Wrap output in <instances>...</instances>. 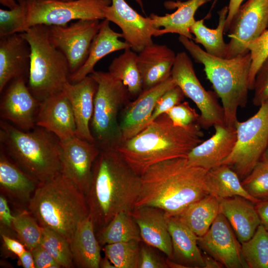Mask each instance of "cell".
<instances>
[{"instance_id": "cell-23", "label": "cell", "mask_w": 268, "mask_h": 268, "mask_svg": "<svg viewBox=\"0 0 268 268\" xmlns=\"http://www.w3.org/2000/svg\"><path fill=\"white\" fill-rule=\"evenodd\" d=\"M136 222L142 240L173 259L171 236L165 212L150 206L135 207L131 212Z\"/></svg>"}, {"instance_id": "cell-12", "label": "cell", "mask_w": 268, "mask_h": 268, "mask_svg": "<svg viewBox=\"0 0 268 268\" xmlns=\"http://www.w3.org/2000/svg\"><path fill=\"white\" fill-rule=\"evenodd\" d=\"M268 27V0H247L233 16L228 30L225 58L230 59L249 52V45Z\"/></svg>"}, {"instance_id": "cell-54", "label": "cell", "mask_w": 268, "mask_h": 268, "mask_svg": "<svg viewBox=\"0 0 268 268\" xmlns=\"http://www.w3.org/2000/svg\"><path fill=\"white\" fill-rule=\"evenodd\" d=\"M0 4L9 9L14 8L19 5V3L15 0H0Z\"/></svg>"}, {"instance_id": "cell-56", "label": "cell", "mask_w": 268, "mask_h": 268, "mask_svg": "<svg viewBox=\"0 0 268 268\" xmlns=\"http://www.w3.org/2000/svg\"><path fill=\"white\" fill-rule=\"evenodd\" d=\"M166 262L168 268H187L184 265L168 258L166 259Z\"/></svg>"}, {"instance_id": "cell-27", "label": "cell", "mask_w": 268, "mask_h": 268, "mask_svg": "<svg viewBox=\"0 0 268 268\" xmlns=\"http://www.w3.org/2000/svg\"><path fill=\"white\" fill-rule=\"evenodd\" d=\"M110 22L107 19L101 21V27L91 43L86 61L77 71L70 75V82H77L92 73L96 64L107 55L130 48L127 42L120 39L123 38L122 33L113 30Z\"/></svg>"}, {"instance_id": "cell-16", "label": "cell", "mask_w": 268, "mask_h": 268, "mask_svg": "<svg viewBox=\"0 0 268 268\" xmlns=\"http://www.w3.org/2000/svg\"><path fill=\"white\" fill-rule=\"evenodd\" d=\"M200 249L227 268H248L241 244L227 219L220 212L208 231L198 237Z\"/></svg>"}, {"instance_id": "cell-14", "label": "cell", "mask_w": 268, "mask_h": 268, "mask_svg": "<svg viewBox=\"0 0 268 268\" xmlns=\"http://www.w3.org/2000/svg\"><path fill=\"white\" fill-rule=\"evenodd\" d=\"M104 9L105 19L116 24L122 30L123 38L137 53L153 44V37L163 35L155 28L150 17H144L133 9L125 0H111Z\"/></svg>"}, {"instance_id": "cell-48", "label": "cell", "mask_w": 268, "mask_h": 268, "mask_svg": "<svg viewBox=\"0 0 268 268\" xmlns=\"http://www.w3.org/2000/svg\"><path fill=\"white\" fill-rule=\"evenodd\" d=\"M15 216L10 211L6 197L2 194L0 196V231L13 229V222Z\"/></svg>"}, {"instance_id": "cell-40", "label": "cell", "mask_w": 268, "mask_h": 268, "mask_svg": "<svg viewBox=\"0 0 268 268\" xmlns=\"http://www.w3.org/2000/svg\"><path fill=\"white\" fill-rule=\"evenodd\" d=\"M245 190L260 201L268 200V162L261 160L242 181Z\"/></svg>"}, {"instance_id": "cell-2", "label": "cell", "mask_w": 268, "mask_h": 268, "mask_svg": "<svg viewBox=\"0 0 268 268\" xmlns=\"http://www.w3.org/2000/svg\"><path fill=\"white\" fill-rule=\"evenodd\" d=\"M208 172L190 164L187 157L156 163L141 176L140 193L134 207L154 206L163 210L167 216H177L209 194Z\"/></svg>"}, {"instance_id": "cell-20", "label": "cell", "mask_w": 268, "mask_h": 268, "mask_svg": "<svg viewBox=\"0 0 268 268\" xmlns=\"http://www.w3.org/2000/svg\"><path fill=\"white\" fill-rule=\"evenodd\" d=\"M36 126L56 135L60 141L76 135V124L70 103L62 91L40 101Z\"/></svg>"}, {"instance_id": "cell-19", "label": "cell", "mask_w": 268, "mask_h": 268, "mask_svg": "<svg viewBox=\"0 0 268 268\" xmlns=\"http://www.w3.org/2000/svg\"><path fill=\"white\" fill-rule=\"evenodd\" d=\"M31 49L20 33L0 37V92L12 80L28 81Z\"/></svg>"}, {"instance_id": "cell-58", "label": "cell", "mask_w": 268, "mask_h": 268, "mask_svg": "<svg viewBox=\"0 0 268 268\" xmlns=\"http://www.w3.org/2000/svg\"><path fill=\"white\" fill-rule=\"evenodd\" d=\"M136 3H137L140 7L141 8L142 10L144 11L143 8V3L142 0H134Z\"/></svg>"}, {"instance_id": "cell-11", "label": "cell", "mask_w": 268, "mask_h": 268, "mask_svg": "<svg viewBox=\"0 0 268 268\" xmlns=\"http://www.w3.org/2000/svg\"><path fill=\"white\" fill-rule=\"evenodd\" d=\"M171 77L185 96L191 99L200 111L202 128L226 125L224 109L215 92L206 90L198 78L191 58L185 52L176 54Z\"/></svg>"}, {"instance_id": "cell-57", "label": "cell", "mask_w": 268, "mask_h": 268, "mask_svg": "<svg viewBox=\"0 0 268 268\" xmlns=\"http://www.w3.org/2000/svg\"><path fill=\"white\" fill-rule=\"evenodd\" d=\"M261 160L268 162V144Z\"/></svg>"}, {"instance_id": "cell-22", "label": "cell", "mask_w": 268, "mask_h": 268, "mask_svg": "<svg viewBox=\"0 0 268 268\" xmlns=\"http://www.w3.org/2000/svg\"><path fill=\"white\" fill-rule=\"evenodd\" d=\"M214 127V134L189 153L187 158L190 164L209 170L221 165L232 152L237 139L235 127L220 125Z\"/></svg>"}, {"instance_id": "cell-7", "label": "cell", "mask_w": 268, "mask_h": 268, "mask_svg": "<svg viewBox=\"0 0 268 268\" xmlns=\"http://www.w3.org/2000/svg\"><path fill=\"white\" fill-rule=\"evenodd\" d=\"M31 49L27 86L40 101L63 91L70 71L65 55L49 39V27L37 25L20 33Z\"/></svg>"}, {"instance_id": "cell-34", "label": "cell", "mask_w": 268, "mask_h": 268, "mask_svg": "<svg viewBox=\"0 0 268 268\" xmlns=\"http://www.w3.org/2000/svg\"><path fill=\"white\" fill-rule=\"evenodd\" d=\"M136 52L128 48L115 58L108 67V72L127 86L129 95L137 97L143 91V83L137 64Z\"/></svg>"}, {"instance_id": "cell-46", "label": "cell", "mask_w": 268, "mask_h": 268, "mask_svg": "<svg viewBox=\"0 0 268 268\" xmlns=\"http://www.w3.org/2000/svg\"><path fill=\"white\" fill-rule=\"evenodd\" d=\"M153 248L143 241L140 242L137 268H168L166 259L162 258Z\"/></svg>"}, {"instance_id": "cell-53", "label": "cell", "mask_w": 268, "mask_h": 268, "mask_svg": "<svg viewBox=\"0 0 268 268\" xmlns=\"http://www.w3.org/2000/svg\"><path fill=\"white\" fill-rule=\"evenodd\" d=\"M205 268H221L224 267L219 262L210 257L204 254Z\"/></svg>"}, {"instance_id": "cell-21", "label": "cell", "mask_w": 268, "mask_h": 268, "mask_svg": "<svg viewBox=\"0 0 268 268\" xmlns=\"http://www.w3.org/2000/svg\"><path fill=\"white\" fill-rule=\"evenodd\" d=\"M97 88L96 81L89 75L77 82H67L63 90L73 110L76 124V136L93 143H96L90 126Z\"/></svg>"}, {"instance_id": "cell-4", "label": "cell", "mask_w": 268, "mask_h": 268, "mask_svg": "<svg viewBox=\"0 0 268 268\" xmlns=\"http://www.w3.org/2000/svg\"><path fill=\"white\" fill-rule=\"evenodd\" d=\"M28 206L41 227L69 242L78 225L89 215L85 195L61 173L39 183Z\"/></svg>"}, {"instance_id": "cell-39", "label": "cell", "mask_w": 268, "mask_h": 268, "mask_svg": "<svg viewBox=\"0 0 268 268\" xmlns=\"http://www.w3.org/2000/svg\"><path fill=\"white\" fill-rule=\"evenodd\" d=\"M13 229L27 250H31L41 244L42 227L30 211L24 210L15 216Z\"/></svg>"}, {"instance_id": "cell-29", "label": "cell", "mask_w": 268, "mask_h": 268, "mask_svg": "<svg viewBox=\"0 0 268 268\" xmlns=\"http://www.w3.org/2000/svg\"><path fill=\"white\" fill-rule=\"evenodd\" d=\"M5 153L0 148V190L3 194L12 200L28 204L39 182L10 159Z\"/></svg>"}, {"instance_id": "cell-30", "label": "cell", "mask_w": 268, "mask_h": 268, "mask_svg": "<svg viewBox=\"0 0 268 268\" xmlns=\"http://www.w3.org/2000/svg\"><path fill=\"white\" fill-rule=\"evenodd\" d=\"M69 244L74 265L80 268H99L101 246L89 216L78 225Z\"/></svg>"}, {"instance_id": "cell-37", "label": "cell", "mask_w": 268, "mask_h": 268, "mask_svg": "<svg viewBox=\"0 0 268 268\" xmlns=\"http://www.w3.org/2000/svg\"><path fill=\"white\" fill-rule=\"evenodd\" d=\"M140 242L133 240L106 244L103 251L116 268H137Z\"/></svg>"}, {"instance_id": "cell-3", "label": "cell", "mask_w": 268, "mask_h": 268, "mask_svg": "<svg viewBox=\"0 0 268 268\" xmlns=\"http://www.w3.org/2000/svg\"><path fill=\"white\" fill-rule=\"evenodd\" d=\"M201 127L184 128L163 114L115 149L132 170L141 176L151 166L165 160L187 157L203 140Z\"/></svg>"}, {"instance_id": "cell-38", "label": "cell", "mask_w": 268, "mask_h": 268, "mask_svg": "<svg viewBox=\"0 0 268 268\" xmlns=\"http://www.w3.org/2000/svg\"><path fill=\"white\" fill-rule=\"evenodd\" d=\"M41 245L63 268L74 266L69 242L57 232L42 227Z\"/></svg>"}, {"instance_id": "cell-25", "label": "cell", "mask_w": 268, "mask_h": 268, "mask_svg": "<svg viewBox=\"0 0 268 268\" xmlns=\"http://www.w3.org/2000/svg\"><path fill=\"white\" fill-rule=\"evenodd\" d=\"M166 216L172 244V260L187 268H205L198 236L177 216Z\"/></svg>"}, {"instance_id": "cell-35", "label": "cell", "mask_w": 268, "mask_h": 268, "mask_svg": "<svg viewBox=\"0 0 268 268\" xmlns=\"http://www.w3.org/2000/svg\"><path fill=\"white\" fill-rule=\"evenodd\" d=\"M101 246L130 241H142L138 226L131 212L121 211L96 233Z\"/></svg>"}, {"instance_id": "cell-42", "label": "cell", "mask_w": 268, "mask_h": 268, "mask_svg": "<svg viewBox=\"0 0 268 268\" xmlns=\"http://www.w3.org/2000/svg\"><path fill=\"white\" fill-rule=\"evenodd\" d=\"M251 56V65L249 74V89H254L257 72L268 57V29L259 38L251 42L248 47Z\"/></svg>"}, {"instance_id": "cell-9", "label": "cell", "mask_w": 268, "mask_h": 268, "mask_svg": "<svg viewBox=\"0 0 268 268\" xmlns=\"http://www.w3.org/2000/svg\"><path fill=\"white\" fill-rule=\"evenodd\" d=\"M26 17L21 33L37 25L65 26L73 20H103L111 0H25Z\"/></svg>"}, {"instance_id": "cell-24", "label": "cell", "mask_w": 268, "mask_h": 268, "mask_svg": "<svg viewBox=\"0 0 268 268\" xmlns=\"http://www.w3.org/2000/svg\"><path fill=\"white\" fill-rule=\"evenodd\" d=\"M176 55L166 45L153 43L137 53V64L143 90L165 80L171 74Z\"/></svg>"}, {"instance_id": "cell-36", "label": "cell", "mask_w": 268, "mask_h": 268, "mask_svg": "<svg viewBox=\"0 0 268 268\" xmlns=\"http://www.w3.org/2000/svg\"><path fill=\"white\" fill-rule=\"evenodd\" d=\"M241 244L248 268H268V231L262 224L249 240Z\"/></svg>"}, {"instance_id": "cell-31", "label": "cell", "mask_w": 268, "mask_h": 268, "mask_svg": "<svg viewBox=\"0 0 268 268\" xmlns=\"http://www.w3.org/2000/svg\"><path fill=\"white\" fill-rule=\"evenodd\" d=\"M206 186L208 194L218 199L239 196L255 203L261 201L247 193L237 173L226 165L208 170Z\"/></svg>"}, {"instance_id": "cell-43", "label": "cell", "mask_w": 268, "mask_h": 268, "mask_svg": "<svg viewBox=\"0 0 268 268\" xmlns=\"http://www.w3.org/2000/svg\"><path fill=\"white\" fill-rule=\"evenodd\" d=\"M166 114L179 126L184 128L201 127L200 114H198L188 102H181L167 111Z\"/></svg>"}, {"instance_id": "cell-32", "label": "cell", "mask_w": 268, "mask_h": 268, "mask_svg": "<svg viewBox=\"0 0 268 268\" xmlns=\"http://www.w3.org/2000/svg\"><path fill=\"white\" fill-rule=\"evenodd\" d=\"M220 212L219 201L207 195L188 206L177 216L198 237L204 235Z\"/></svg>"}, {"instance_id": "cell-28", "label": "cell", "mask_w": 268, "mask_h": 268, "mask_svg": "<svg viewBox=\"0 0 268 268\" xmlns=\"http://www.w3.org/2000/svg\"><path fill=\"white\" fill-rule=\"evenodd\" d=\"M211 0L167 1L164 2L165 7L170 9L176 8L175 12L162 16L151 13L149 17L155 28L163 27L161 29L162 35L175 33L192 40L193 36L190 30L196 21L195 14L200 6Z\"/></svg>"}, {"instance_id": "cell-13", "label": "cell", "mask_w": 268, "mask_h": 268, "mask_svg": "<svg viewBox=\"0 0 268 268\" xmlns=\"http://www.w3.org/2000/svg\"><path fill=\"white\" fill-rule=\"evenodd\" d=\"M101 26L100 20H78L65 26H48L49 39L67 58L71 74L86 61Z\"/></svg>"}, {"instance_id": "cell-49", "label": "cell", "mask_w": 268, "mask_h": 268, "mask_svg": "<svg viewBox=\"0 0 268 268\" xmlns=\"http://www.w3.org/2000/svg\"><path fill=\"white\" fill-rule=\"evenodd\" d=\"M1 236L5 249L18 257L26 250V247L20 241L4 233H1Z\"/></svg>"}, {"instance_id": "cell-44", "label": "cell", "mask_w": 268, "mask_h": 268, "mask_svg": "<svg viewBox=\"0 0 268 268\" xmlns=\"http://www.w3.org/2000/svg\"><path fill=\"white\" fill-rule=\"evenodd\" d=\"M185 96L181 89L177 85L166 91L158 100L147 121V126L159 116L166 114L174 106L181 103L184 100Z\"/></svg>"}, {"instance_id": "cell-1", "label": "cell", "mask_w": 268, "mask_h": 268, "mask_svg": "<svg viewBox=\"0 0 268 268\" xmlns=\"http://www.w3.org/2000/svg\"><path fill=\"white\" fill-rule=\"evenodd\" d=\"M92 169L86 196L95 232L121 211L131 212L139 195L141 176L136 174L114 148H100Z\"/></svg>"}, {"instance_id": "cell-45", "label": "cell", "mask_w": 268, "mask_h": 268, "mask_svg": "<svg viewBox=\"0 0 268 268\" xmlns=\"http://www.w3.org/2000/svg\"><path fill=\"white\" fill-rule=\"evenodd\" d=\"M253 103L260 107L268 101V57L259 68L255 77Z\"/></svg>"}, {"instance_id": "cell-33", "label": "cell", "mask_w": 268, "mask_h": 268, "mask_svg": "<svg viewBox=\"0 0 268 268\" xmlns=\"http://www.w3.org/2000/svg\"><path fill=\"white\" fill-rule=\"evenodd\" d=\"M228 12V6H224L218 11V23L215 29H210L204 24V19L196 20L190 28L194 34V41L201 44L207 53L221 58H225L227 52V43L223 40V33Z\"/></svg>"}, {"instance_id": "cell-10", "label": "cell", "mask_w": 268, "mask_h": 268, "mask_svg": "<svg viewBox=\"0 0 268 268\" xmlns=\"http://www.w3.org/2000/svg\"><path fill=\"white\" fill-rule=\"evenodd\" d=\"M235 127V146L221 165L230 167L242 181L261 160L268 144V101L247 120L238 121Z\"/></svg>"}, {"instance_id": "cell-51", "label": "cell", "mask_w": 268, "mask_h": 268, "mask_svg": "<svg viewBox=\"0 0 268 268\" xmlns=\"http://www.w3.org/2000/svg\"><path fill=\"white\" fill-rule=\"evenodd\" d=\"M244 0H230L228 12L226 20L224 32H228L231 21Z\"/></svg>"}, {"instance_id": "cell-15", "label": "cell", "mask_w": 268, "mask_h": 268, "mask_svg": "<svg viewBox=\"0 0 268 268\" xmlns=\"http://www.w3.org/2000/svg\"><path fill=\"white\" fill-rule=\"evenodd\" d=\"M61 143V173L86 196L91 184L94 161L100 149L96 143L76 135Z\"/></svg>"}, {"instance_id": "cell-6", "label": "cell", "mask_w": 268, "mask_h": 268, "mask_svg": "<svg viewBox=\"0 0 268 268\" xmlns=\"http://www.w3.org/2000/svg\"><path fill=\"white\" fill-rule=\"evenodd\" d=\"M0 141L11 159L39 183L61 173L60 140L48 130L36 126L25 131L2 120Z\"/></svg>"}, {"instance_id": "cell-17", "label": "cell", "mask_w": 268, "mask_h": 268, "mask_svg": "<svg viewBox=\"0 0 268 268\" xmlns=\"http://www.w3.org/2000/svg\"><path fill=\"white\" fill-rule=\"evenodd\" d=\"M27 81L22 78L13 80L4 88L0 115L2 120L10 122L19 129L29 131L36 126L40 101L31 93Z\"/></svg>"}, {"instance_id": "cell-47", "label": "cell", "mask_w": 268, "mask_h": 268, "mask_svg": "<svg viewBox=\"0 0 268 268\" xmlns=\"http://www.w3.org/2000/svg\"><path fill=\"white\" fill-rule=\"evenodd\" d=\"M30 251L34 258L35 268H59L62 267L41 244Z\"/></svg>"}, {"instance_id": "cell-5", "label": "cell", "mask_w": 268, "mask_h": 268, "mask_svg": "<svg viewBox=\"0 0 268 268\" xmlns=\"http://www.w3.org/2000/svg\"><path fill=\"white\" fill-rule=\"evenodd\" d=\"M178 40L196 62L203 65L206 77L222 102L226 125L235 127L238 109L246 106L250 90V51L233 58H221L207 53L186 37L179 36Z\"/></svg>"}, {"instance_id": "cell-8", "label": "cell", "mask_w": 268, "mask_h": 268, "mask_svg": "<svg viewBox=\"0 0 268 268\" xmlns=\"http://www.w3.org/2000/svg\"><path fill=\"white\" fill-rule=\"evenodd\" d=\"M90 75L97 84L91 121L92 134L100 148H114L121 141L117 118L130 96L128 88L108 71H94Z\"/></svg>"}, {"instance_id": "cell-18", "label": "cell", "mask_w": 268, "mask_h": 268, "mask_svg": "<svg viewBox=\"0 0 268 268\" xmlns=\"http://www.w3.org/2000/svg\"><path fill=\"white\" fill-rule=\"evenodd\" d=\"M176 85L171 75L159 84L145 90L129 104L120 123L122 141L132 138L147 126L159 99Z\"/></svg>"}, {"instance_id": "cell-59", "label": "cell", "mask_w": 268, "mask_h": 268, "mask_svg": "<svg viewBox=\"0 0 268 268\" xmlns=\"http://www.w3.org/2000/svg\"><path fill=\"white\" fill-rule=\"evenodd\" d=\"M19 0H17V1H19ZM65 0V1H69V0Z\"/></svg>"}, {"instance_id": "cell-52", "label": "cell", "mask_w": 268, "mask_h": 268, "mask_svg": "<svg viewBox=\"0 0 268 268\" xmlns=\"http://www.w3.org/2000/svg\"><path fill=\"white\" fill-rule=\"evenodd\" d=\"M18 264L24 268H35L34 260L30 250H26L18 257Z\"/></svg>"}, {"instance_id": "cell-26", "label": "cell", "mask_w": 268, "mask_h": 268, "mask_svg": "<svg viewBox=\"0 0 268 268\" xmlns=\"http://www.w3.org/2000/svg\"><path fill=\"white\" fill-rule=\"evenodd\" d=\"M218 200L220 212L228 220L239 241L242 243L249 240L261 224L254 203L239 196Z\"/></svg>"}, {"instance_id": "cell-41", "label": "cell", "mask_w": 268, "mask_h": 268, "mask_svg": "<svg viewBox=\"0 0 268 268\" xmlns=\"http://www.w3.org/2000/svg\"><path fill=\"white\" fill-rule=\"evenodd\" d=\"M19 5L13 9H0V37L21 33L26 17L25 0L18 1Z\"/></svg>"}, {"instance_id": "cell-55", "label": "cell", "mask_w": 268, "mask_h": 268, "mask_svg": "<svg viewBox=\"0 0 268 268\" xmlns=\"http://www.w3.org/2000/svg\"><path fill=\"white\" fill-rule=\"evenodd\" d=\"M99 268H116L109 259L106 256L101 258L99 263Z\"/></svg>"}, {"instance_id": "cell-50", "label": "cell", "mask_w": 268, "mask_h": 268, "mask_svg": "<svg viewBox=\"0 0 268 268\" xmlns=\"http://www.w3.org/2000/svg\"><path fill=\"white\" fill-rule=\"evenodd\" d=\"M261 224L268 231V200L261 201L255 206Z\"/></svg>"}]
</instances>
